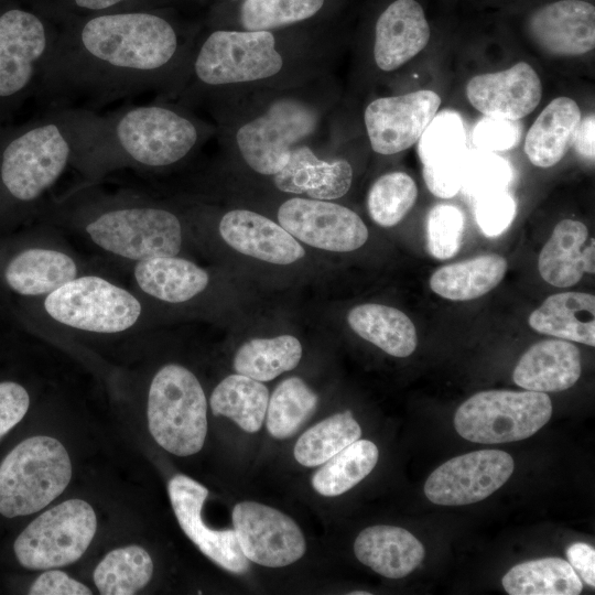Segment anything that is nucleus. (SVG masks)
Instances as JSON below:
<instances>
[{
	"label": "nucleus",
	"mask_w": 595,
	"mask_h": 595,
	"mask_svg": "<svg viewBox=\"0 0 595 595\" xmlns=\"http://www.w3.org/2000/svg\"><path fill=\"white\" fill-rule=\"evenodd\" d=\"M195 41L153 12L95 14L54 37L37 89L47 108L88 109L150 91L162 100Z\"/></svg>",
	"instance_id": "obj_1"
},
{
	"label": "nucleus",
	"mask_w": 595,
	"mask_h": 595,
	"mask_svg": "<svg viewBox=\"0 0 595 595\" xmlns=\"http://www.w3.org/2000/svg\"><path fill=\"white\" fill-rule=\"evenodd\" d=\"M213 29L196 37L184 71L163 99L192 110L249 94L306 84L331 69L335 51L323 33Z\"/></svg>",
	"instance_id": "obj_2"
},
{
	"label": "nucleus",
	"mask_w": 595,
	"mask_h": 595,
	"mask_svg": "<svg viewBox=\"0 0 595 595\" xmlns=\"http://www.w3.org/2000/svg\"><path fill=\"white\" fill-rule=\"evenodd\" d=\"M337 101L328 73L306 84L234 98L205 109L216 137L252 173L272 176L288 163L291 151L326 131Z\"/></svg>",
	"instance_id": "obj_3"
},
{
	"label": "nucleus",
	"mask_w": 595,
	"mask_h": 595,
	"mask_svg": "<svg viewBox=\"0 0 595 595\" xmlns=\"http://www.w3.org/2000/svg\"><path fill=\"white\" fill-rule=\"evenodd\" d=\"M216 132L213 121L194 110L155 99L97 113L93 159H122L148 169H163L191 156Z\"/></svg>",
	"instance_id": "obj_4"
},
{
	"label": "nucleus",
	"mask_w": 595,
	"mask_h": 595,
	"mask_svg": "<svg viewBox=\"0 0 595 595\" xmlns=\"http://www.w3.org/2000/svg\"><path fill=\"white\" fill-rule=\"evenodd\" d=\"M71 477L72 463L60 441L42 435L22 441L0 464V513L14 518L45 508Z\"/></svg>",
	"instance_id": "obj_5"
},
{
	"label": "nucleus",
	"mask_w": 595,
	"mask_h": 595,
	"mask_svg": "<svg viewBox=\"0 0 595 595\" xmlns=\"http://www.w3.org/2000/svg\"><path fill=\"white\" fill-rule=\"evenodd\" d=\"M148 423L156 443L174 455L190 456L202 450L207 401L192 371L169 364L155 374L149 389Z\"/></svg>",
	"instance_id": "obj_6"
},
{
	"label": "nucleus",
	"mask_w": 595,
	"mask_h": 595,
	"mask_svg": "<svg viewBox=\"0 0 595 595\" xmlns=\"http://www.w3.org/2000/svg\"><path fill=\"white\" fill-rule=\"evenodd\" d=\"M552 415L549 396L538 391H480L456 410L454 426L465 440L484 444L528 439Z\"/></svg>",
	"instance_id": "obj_7"
},
{
	"label": "nucleus",
	"mask_w": 595,
	"mask_h": 595,
	"mask_svg": "<svg viewBox=\"0 0 595 595\" xmlns=\"http://www.w3.org/2000/svg\"><path fill=\"white\" fill-rule=\"evenodd\" d=\"M86 232L104 250L136 261L176 256L182 246L178 217L150 205L107 208L88 221Z\"/></svg>",
	"instance_id": "obj_8"
},
{
	"label": "nucleus",
	"mask_w": 595,
	"mask_h": 595,
	"mask_svg": "<svg viewBox=\"0 0 595 595\" xmlns=\"http://www.w3.org/2000/svg\"><path fill=\"white\" fill-rule=\"evenodd\" d=\"M96 529L91 506L69 499L34 519L17 538L14 553L20 564L30 570L65 566L85 553Z\"/></svg>",
	"instance_id": "obj_9"
},
{
	"label": "nucleus",
	"mask_w": 595,
	"mask_h": 595,
	"mask_svg": "<svg viewBox=\"0 0 595 595\" xmlns=\"http://www.w3.org/2000/svg\"><path fill=\"white\" fill-rule=\"evenodd\" d=\"M44 309L58 323L94 333L123 332L141 314L134 295L95 275L76 277L52 291L44 300Z\"/></svg>",
	"instance_id": "obj_10"
},
{
	"label": "nucleus",
	"mask_w": 595,
	"mask_h": 595,
	"mask_svg": "<svg viewBox=\"0 0 595 595\" xmlns=\"http://www.w3.org/2000/svg\"><path fill=\"white\" fill-rule=\"evenodd\" d=\"M54 37L32 12L10 9L0 14V104L37 86Z\"/></svg>",
	"instance_id": "obj_11"
},
{
	"label": "nucleus",
	"mask_w": 595,
	"mask_h": 595,
	"mask_svg": "<svg viewBox=\"0 0 595 595\" xmlns=\"http://www.w3.org/2000/svg\"><path fill=\"white\" fill-rule=\"evenodd\" d=\"M277 219L294 238L328 251H353L368 239L363 219L353 209L332 201L289 197L278 206Z\"/></svg>",
	"instance_id": "obj_12"
},
{
	"label": "nucleus",
	"mask_w": 595,
	"mask_h": 595,
	"mask_svg": "<svg viewBox=\"0 0 595 595\" xmlns=\"http://www.w3.org/2000/svg\"><path fill=\"white\" fill-rule=\"evenodd\" d=\"M512 457L500 450H480L453 457L435 468L424 485L428 499L441 506L480 501L511 476Z\"/></svg>",
	"instance_id": "obj_13"
},
{
	"label": "nucleus",
	"mask_w": 595,
	"mask_h": 595,
	"mask_svg": "<svg viewBox=\"0 0 595 595\" xmlns=\"http://www.w3.org/2000/svg\"><path fill=\"white\" fill-rule=\"evenodd\" d=\"M232 523L244 555L256 564L282 567L300 560L306 542L298 523L288 515L257 501L238 502Z\"/></svg>",
	"instance_id": "obj_14"
},
{
	"label": "nucleus",
	"mask_w": 595,
	"mask_h": 595,
	"mask_svg": "<svg viewBox=\"0 0 595 595\" xmlns=\"http://www.w3.org/2000/svg\"><path fill=\"white\" fill-rule=\"evenodd\" d=\"M440 106L441 97L428 89L371 100L364 110L370 148L381 155L397 154L411 148Z\"/></svg>",
	"instance_id": "obj_15"
},
{
	"label": "nucleus",
	"mask_w": 595,
	"mask_h": 595,
	"mask_svg": "<svg viewBox=\"0 0 595 595\" xmlns=\"http://www.w3.org/2000/svg\"><path fill=\"white\" fill-rule=\"evenodd\" d=\"M167 491L178 524L199 551L224 570L245 574L250 561L244 555L235 530H213L203 522L202 508L208 489L178 474L170 479Z\"/></svg>",
	"instance_id": "obj_16"
},
{
	"label": "nucleus",
	"mask_w": 595,
	"mask_h": 595,
	"mask_svg": "<svg viewBox=\"0 0 595 595\" xmlns=\"http://www.w3.org/2000/svg\"><path fill=\"white\" fill-rule=\"evenodd\" d=\"M467 152L459 115L452 110L437 112L418 140L422 175L433 195L450 198L457 194Z\"/></svg>",
	"instance_id": "obj_17"
},
{
	"label": "nucleus",
	"mask_w": 595,
	"mask_h": 595,
	"mask_svg": "<svg viewBox=\"0 0 595 595\" xmlns=\"http://www.w3.org/2000/svg\"><path fill=\"white\" fill-rule=\"evenodd\" d=\"M542 86L531 65L519 62L508 69L480 74L466 85L470 105L485 117L517 121L539 105Z\"/></svg>",
	"instance_id": "obj_18"
},
{
	"label": "nucleus",
	"mask_w": 595,
	"mask_h": 595,
	"mask_svg": "<svg viewBox=\"0 0 595 595\" xmlns=\"http://www.w3.org/2000/svg\"><path fill=\"white\" fill-rule=\"evenodd\" d=\"M314 140L291 151L284 167L271 176L272 183L277 191L285 194L322 201L339 199L350 190L351 164L343 156L320 155Z\"/></svg>",
	"instance_id": "obj_19"
},
{
	"label": "nucleus",
	"mask_w": 595,
	"mask_h": 595,
	"mask_svg": "<svg viewBox=\"0 0 595 595\" xmlns=\"http://www.w3.org/2000/svg\"><path fill=\"white\" fill-rule=\"evenodd\" d=\"M430 25L415 0H394L378 17L370 57L381 73H391L416 56L429 43Z\"/></svg>",
	"instance_id": "obj_20"
},
{
	"label": "nucleus",
	"mask_w": 595,
	"mask_h": 595,
	"mask_svg": "<svg viewBox=\"0 0 595 595\" xmlns=\"http://www.w3.org/2000/svg\"><path fill=\"white\" fill-rule=\"evenodd\" d=\"M528 25L533 41L552 55H583L595 46V8L586 1L543 6L531 14Z\"/></svg>",
	"instance_id": "obj_21"
},
{
	"label": "nucleus",
	"mask_w": 595,
	"mask_h": 595,
	"mask_svg": "<svg viewBox=\"0 0 595 595\" xmlns=\"http://www.w3.org/2000/svg\"><path fill=\"white\" fill-rule=\"evenodd\" d=\"M218 229L231 248L266 262L290 264L305 255L303 247L280 224L255 210H227Z\"/></svg>",
	"instance_id": "obj_22"
},
{
	"label": "nucleus",
	"mask_w": 595,
	"mask_h": 595,
	"mask_svg": "<svg viewBox=\"0 0 595 595\" xmlns=\"http://www.w3.org/2000/svg\"><path fill=\"white\" fill-rule=\"evenodd\" d=\"M581 371V353L575 345L565 339H545L533 344L521 356L512 378L526 390L547 393L571 388Z\"/></svg>",
	"instance_id": "obj_23"
},
{
	"label": "nucleus",
	"mask_w": 595,
	"mask_h": 595,
	"mask_svg": "<svg viewBox=\"0 0 595 595\" xmlns=\"http://www.w3.org/2000/svg\"><path fill=\"white\" fill-rule=\"evenodd\" d=\"M359 562L387 578H402L424 559L423 544L408 530L393 526L364 529L354 542Z\"/></svg>",
	"instance_id": "obj_24"
},
{
	"label": "nucleus",
	"mask_w": 595,
	"mask_h": 595,
	"mask_svg": "<svg viewBox=\"0 0 595 595\" xmlns=\"http://www.w3.org/2000/svg\"><path fill=\"white\" fill-rule=\"evenodd\" d=\"M538 333L595 346V296L561 292L547 298L528 318Z\"/></svg>",
	"instance_id": "obj_25"
},
{
	"label": "nucleus",
	"mask_w": 595,
	"mask_h": 595,
	"mask_svg": "<svg viewBox=\"0 0 595 595\" xmlns=\"http://www.w3.org/2000/svg\"><path fill=\"white\" fill-rule=\"evenodd\" d=\"M581 119L580 107L573 99L551 100L527 133L524 152L529 161L539 167L559 163L571 147Z\"/></svg>",
	"instance_id": "obj_26"
},
{
	"label": "nucleus",
	"mask_w": 595,
	"mask_h": 595,
	"mask_svg": "<svg viewBox=\"0 0 595 595\" xmlns=\"http://www.w3.org/2000/svg\"><path fill=\"white\" fill-rule=\"evenodd\" d=\"M134 278L147 294L169 303H182L205 290L208 273L194 262L175 256L138 261Z\"/></svg>",
	"instance_id": "obj_27"
},
{
	"label": "nucleus",
	"mask_w": 595,
	"mask_h": 595,
	"mask_svg": "<svg viewBox=\"0 0 595 595\" xmlns=\"http://www.w3.org/2000/svg\"><path fill=\"white\" fill-rule=\"evenodd\" d=\"M77 277V266L68 255L45 248H30L7 266L9 286L22 295L48 294Z\"/></svg>",
	"instance_id": "obj_28"
},
{
	"label": "nucleus",
	"mask_w": 595,
	"mask_h": 595,
	"mask_svg": "<svg viewBox=\"0 0 595 595\" xmlns=\"http://www.w3.org/2000/svg\"><path fill=\"white\" fill-rule=\"evenodd\" d=\"M347 322L364 339L394 357H408L416 348L418 336L412 321L400 310L375 303L353 307Z\"/></svg>",
	"instance_id": "obj_29"
},
{
	"label": "nucleus",
	"mask_w": 595,
	"mask_h": 595,
	"mask_svg": "<svg viewBox=\"0 0 595 595\" xmlns=\"http://www.w3.org/2000/svg\"><path fill=\"white\" fill-rule=\"evenodd\" d=\"M507 261L498 255H482L437 269L430 278L431 290L451 301L485 295L504 279Z\"/></svg>",
	"instance_id": "obj_30"
},
{
	"label": "nucleus",
	"mask_w": 595,
	"mask_h": 595,
	"mask_svg": "<svg viewBox=\"0 0 595 595\" xmlns=\"http://www.w3.org/2000/svg\"><path fill=\"white\" fill-rule=\"evenodd\" d=\"M588 237L587 227L574 219H563L553 229L538 258L542 279L556 288H569L583 277L582 247Z\"/></svg>",
	"instance_id": "obj_31"
},
{
	"label": "nucleus",
	"mask_w": 595,
	"mask_h": 595,
	"mask_svg": "<svg viewBox=\"0 0 595 595\" xmlns=\"http://www.w3.org/2000/svg\"><path fill=\"white\" fill-rule=\"evenodd\" d=\"M268 402L269 390L261 381L237 372L223 379L209 400L214 415L229 418L248 433L261 429Z\"/></svg>",
	"instance_id": "obj_32"
},
{
	"label": "nucleus",
	"mask_w": 595,
	"mask_h": 595,
	"mask_svg": "<svg viewBox=\"0 0 595 595\" xmlns=\"http://www.w3.org/2000/svg\"><path fill=\"white\" fill-rule=\"evenodd\" d=\"M510 595H577L583 583L570 563L549 556L512 566L501 580Z\"/></svg>",
	"instance_id": "obj_33"
},
{
	"label": "nucleus",
	"mask_w": 595,
	"mask_h": 595,
	"mask_svg": "<svg viewBox=\"0 0 595 595\" xmlns=\"http://www.w3.org/2000/svg\"><path fill=\"white\" fill-rule=\"evenodd\" d=\"M301 357L302 345L294 336L253 338L239 347L232 366L237 374L263 382L294 369Z\"/></svg>",
	"instance_id": "obj_34"
},
{
	"label": "nucleus",
	"mask_w": 595,
	"mask_h": 595,
	"mask_svg": "<svg viewBox=\"0 0 595 595\" xmlns=\"http://www.w3.org/2000/svg\"><path fill=\"white\" fill-rule=\"evenodd\" d=\"M378 457L374 442L358 439L320 465L312 476V486L322 496H339L368 476Z\"/></svg>",
	"instance_id": "obj_35"
},
{
	"label": "nucleus",
	"mask_w": 595,
	"mask_h": 595,
	"mask_svg": "<svg viewBox=\"0 0 595 595\" xmlns=\"http://www.w3.org/2000/svg\"><path fill=\"white\" fill-rule=\"evenodd\" d=\"M153 574L149 553L138 545L110 551L94 571V582L102 595H132L143 588Z\"/></svg>",
	"instance_id": "obj_36"
},
{
	"label": "nucleus",
	"mask_w": 595,
	"mask_h": 595,
	"mask_svg": "<svg viewBox=\"0 0 595 595\" xmlns=\"http://www.w3.org/2000/svg\"><path fill=\"white\" fill-rule=\"evenodd\" d=\"M232 30L267 31L293 28L317 17L326 0H240Z\"/></svg>",
	"instance_id": "obj_37"
},
{
	"label": "nucleus",
	"mask_w": 595,
	"mask_h": 595,
	"mask_svg": "<svg viewBox=\"0 0 595 595\" xmlns=\"http://www.w3.org/2000/svg\"><path fill=\"white\" fill-rule=\"evenodd\" d=\"M361 429L350 411L333 414L306 430L296 441L294 458L316 467L360 439Z\"/></svg>",
	"instance_id": "obj_38"
},
{
	"label": "nucleus",
	"mask_w": 595,
	"mask_h": 595,
	"mask_svg": "<svg viewBox=\"0 0 595 595\" xmlns=\"http://www.w3.org/2000/svg\"><path fill=\"white\" fill-rule=\"evenodd\" d=\"M317 394L299 377L282 380L269 397L266 425L278 440L291 437L317 407Z\"/></svg>",
	"instance_id": "obj_39"
},
{
	"label": "nucleus",
	"mask_w": 595,
	"mask_h": 595,
	"mask_svg": "<svg viewBox=\"0 0 595 595\" xmlns=\"http://www.w3.org/2000/svg\"><path fill=\"white\" fill-rule=\"evenodd\" d=\"M418 187L404 172H389L379 176L367 196V208L371 219L382 227L400 223L415 204Z\"/></svg>",
	"instance_id": "obj_40"
},
{
	"label": "nucleus",
	"mask_w": 595,
	"mask_h": 595,
	"mask_svg": "<svg viewBox=\"0 0 595 595\" xmlns=\"http://www.w3.org/2000/svg\"><path fill=\"white\" fill-rule=\"evenodd\" d=\"M511 178V166L504 158L490 151H468L459 191L476 201L491 193L507 191Z\"/></svg>",
	"instance_id": "obj_41"
},
{
	"label": "nucleus",
	"mask_w": 595,
	"mask_h": 595,
	"mask_svg": "<svg viewBox=\"0 0 595 595\" xmlns=\"http://www.w3.org/2000/svg\"><path fill=\"white\" fill-rule=\"evenodd\" d=\"M464 231L462 212L447 204L435 205L428 215V249L432 257L441 260L455 256Z\"/></svg>",
	"instance_id": "obj_42"
},
{
	"label": "nucleus",
	"mask_w": 595,
	"mask_h": 595,
	"mask_svg": "<svg viewBox=\"0 0 595 595\" xmlns=\"http://www.w3.org/2000/svg\"><path fill=\"white\" fill-rule=\"evenodd\" d=\"M515 215L516 203L507 191L491 193L476 199V223L488 237L501 235L510 226Z\"/></svg>",
	"instance_id": "obj_43"
},
{
	"label": "nucleus",
	"mask_w": 595,
	"mask_h": 595,
	"mask_svg": "<svg viewBox=\"0 0 595 595\" xmlns=\"http://www.w3.org/2000/svg\"><path fill=\"white\" fill-rule=\"evenodd\" d=\"M520 136L516 121L485 117L476 125L473 141L479 150L502 151L517 145Z\"/></svg>",
	"instance_id": "obj_44"
},
{
	"label": "nucleus",
	"mask_w": 595,
	"mask_h": 595,
	"mask_svg": "<svg viewBox=\"0 0 595 595\" xmlns=\"http://www.w3.org/2000/svg\"><path fill=\"white\" fill-rule=\"evenodd\" d=\"M29 405V393L21 385L0 382V440L23 419Z\"/></svg>",
	"instance_id": "obj_45"
},
{
	"label": "nucleus",
	"mask_w": 595,
	"mask_h": 595,
	"mask_svg": "<svg viewBox=\"0 0 595 595\" xmlns=\"http://www.w3.org/2000/svg\"><path fill=\"white\" fill-rule=\"evenodd\" d=\"M31 595H90L91 591L66 573L50 570L42 573L29 589Z\"/></svg>",
	"instance_id": "obj_46"
},
{
	"label": "nucleus",
	"mask_w": 595,
	"mask_h": 595,
	"mask_svg": "<svg viewBox=\"0 0 595 595\" xmlns=\"http://www.w3.org/2000/svg\"><path fill=\"white\" fill-rule=\"evenodd\" d=\"M567 562L577 575L592 588L595 587V550L584 542H575L566 549Z\"/></svg>",
	"instance_id": "obj_47"
},
{
	"label": "nucleus",
	"mask_w": 595,
	"mask_h": 595,
	"mask_svg": "<svg viewBox=\"0 0 595 595\" xmlns=\"http://www.w3.org/2000/svg\"><path fill=\"white\" fill-rule=\"evenodd\" d=\"M595 117L594 113L588 115L584 119H581L574 137H573V145L577 153L582 155L583 158L587 160H594L595 156V147H594V140H595Z\"/></svg>",
	"instance_id": "obj_48"
},
{
	"label": "nucleus",
	"mask_w": 595,
	"mask_h": 595,
	"mask_svg": "<svg viewBox=\"0 0 595 595\" xmlns=\"http://www.w3.org/2000/svg\"><path fill=\"white\" fill-rule=\"evenodd\" d=\"M127 0H72L74 7L83 11L102 12Z\"/></svg>",
	"instance_id": "obj_49"
},
{
	"label": "nucleus",
	"mask_w": 595,
	"mask_h": 595,
	"mask_svg": "<svg viewBox=\"0 0 595 595\" xmlns=\"http://www.w3.org/2000/svg\"><path fill=\"white\" fill-rule=\"evenodd\" d=\"M594 249H595L594 238H592L589 245L586 246L584 250H582L584 272L594 273V257H595Z\"/></svg>",
	"instance_id": "obj_50"
},
{
	"label": "nucleus",
	"mask_w": 595,
	"mask_h": 595,
	"mask_svg": "<svg viewBox=\"0 0 595 595\" xmlns=\"http://www.w3.org/2000/svg\"><path fill=\"white\" fill-rule=\"evenodd\" d=\"M351 595H369V592H351Z\"/></svg>",
	"instance_id": "obj_51"
},
{
	"label": "nucleus",
	"mask_w": 595,
	"mask_h": 595,
	"mask_svg": "<svg viewBox=\"0 0 595 595\" xmlns=\"http://www.w3.org/2000/svg\"><path fill=\"white\" fill-rule=\"evenodd\" d=\"M231 1H240V0H231Z\"/></svg>",
	"instance_id": "obj_52"
}]
</instances>
